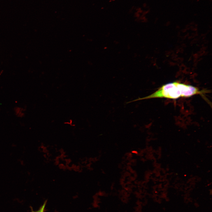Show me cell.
<instances>
[{
    "label": "cell",
    "instance_id": "cell-1",
    "mask_svg": "<svg viewBox=\"0 0 212 212\" xmlns=\"http://www.w3.org/2000/svg\"><path fill=\"white\" fill-rule=\"evenodd\" d=\"M206 92L197 87L183 83L174 82L162 86L158 90L150 95L129 101L127 104L138 100L154 98L177 99L181 97H189L197 95H203Z\"/></svg>",
    "mask_w": 212,
    "mask_h": 212
},
{
    "label": "cell",
    "instance_id": "cell-2",
    "mask_svg": "<svg viewBox=\"0 0 212 212\" xmlns=\"http://www.w3.org/2000/svg\"><path fill=\"white\" fill-rule=\"evenodd\" d=\"M14 110L15 115L18 117H22L25 115L24 113L22 112L24 110L23 108L16 107L14 108Z\"/></svg>",
    "mask_w": 212,
    "mask_h": 212
},
{
    "label": "cell",
    "instance_id": "cell-3",
    "mask_svg": "<svg viewBox=\"0 0 212 212\" xmlns=\"http://www.w3.org/2000/svg\"><path fill=\"white\" fill-rule=\"evenodd\" d=\"M46 204V202H44L43 205L37 211H32V212H44V209Z\"/></svg>",
    "mask_w": 212,
    "mask_h": 212
},
{
    "label": "cell",
    "instance_id": "cell-4",
    "mask_svg": "<svg viewBox=\"0 0 212 212\" xmlns=\"http://www.w3.org/2000/svg\"><path fill=\"white\" fill-rule=\"evenodd\" d=\"M16 102H17V101H16Z\"/></svg>",
    "mask_w": 212,
    "mask_h": 212
}]
</instances>
